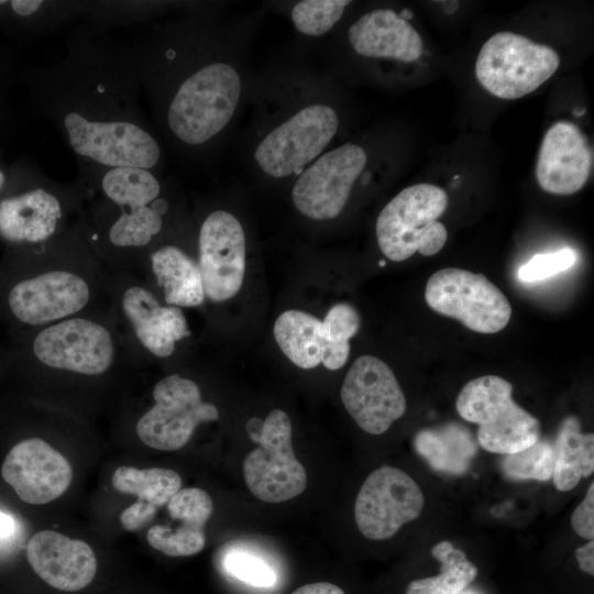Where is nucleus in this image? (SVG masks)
I'll return each instance as SVG.
<instances>
[{
    "label": "nucleus",
    "mask_w": 594,
    "mask_h": 594,
    "mask_svg": "<svg viewBox=\"0 0 594 594\" xmlns=\"http://www.w3.org/2000/svg\"><path fill=\"white\" fill-rule=\"evenodd\" d=\"M592 151L581 129L569 121H558L546 132L536 165L539 186L552 195L578 193L587 182Z\"/></svg>",
    "instance_id": "obj_18"
},
{
    "label": "nucleus",
    "mask_w": 594,
    "mask_h": 594,
    "mask_svg": "<svg viewBox=\"0 0 594 594\" xmlns=\"http://www.w3.org/2000/svg\"><path fill=\"white\" fill-rule=\"evenodd\" d=\"M273 333L282 352L298 367L310 370L321 363L328 367L332 349L322 320L301 310H286L276 319Z\"/></svg>",
    "instance_id": "obj_23"
},
{
    "label": "nucleus",
    "mask_w": 594,
    "mask_h": 594,
    "mask_svg": "<svg viewBox=\"0 0 594 594\" xmlns=\"http://www.w3.org/2000/svg\"><path fill=\"white\" fill-rule=\"evenodd\" d=\"M180 521L178 526L155 525L146 534L150 546L169 557H188L206 544L205 527Z\"/></svg>",
    "instance_id": "obj_29"
},
{
    "label": "nucleus",
    "mask_w": 594,
    "mask_h": 594,
    "mask_svg": "<svg viewBox=\"0 0 594 594\" xmlns=\"http://www.w3.org/2000/svg\"><path fill=\"white\" fill-rule=\"evenodd\" d=\"M414 448L432 470L461 475L474 459L477 442L466 427L451 421L419 430L414 438Z\"/></svg>",
    "instance_id": "obj_24"
},
{
    "label": "nucleus",
    "mask_w": 594,
    "mask_h": 594,
    "mask_svg": "<svg viewBox=\"0 0 594 594\" xmlns=\"http://www.w3.org/2000/svg\"><path fill=\"white\" fill-rule=\"evenodd\" d=\"M340 396L356 425L374 436L386 432L407 408L406 397L394 372L373 355H362L352 363Z\"/></svg>",
    "instance_id": "obj_13"
},
{
    "label": "nucleus",
    "mask_w": 594,
    "mask_h": 594,
    "mask_svg": "<svg viewBox=\"0 0 594 594\" xmlns=\"http://www.w3.org/2000/svg\"><path fill=\"white\" fill-rule=\"evenodd\" d=\"M246 430L258 444L243 462V476L250 492L265 503H282L300 495L307 486V475L294 454L288 415L274 409L258 430L249 427Z\"/></svg>",
    "instance_id": "obj_9"
},
{
    "label": "nucleus",
    "mask_w": 594,
    "mask_h": 594,
    "mask_svg": "<svg viewBox=\"0 0 594 594\" xmlns=\"http://www.w3.org/2000/svg\"><path fill=\"white\" fill-rule=\"evenodd\" d=\"M425 497L419 485L404 471L383 465L362 484L354 504L361 534L371 540L392 538L421 514Z\"/></svg>",
    "instance_id": "obj_11"
},
{
    "label": "nucleus",
    "mask_w": 594,
    "mask_h": 594,
    "mask_svg": "<svg viewBox=\"0 0 594 594\" xmlns=\"http://www.w3.org/2000/svg\"><path fill=\"white\" fill-rule=\"evenodd\" d=\"M197 262L206 299L222 302L239 293L245 274V237L233 215L217 210L206 217L198 234Z\"/></svg>",
    "instance_id": "obj_16"
},
{
    "label": "nucleus",
    "mask_w": 594,
    "mask_h": 594,
    "mask_svg": "<svg viewBox=\"0 0 594 594\" xmlns=\"http://www.w3.org/2000/svg\"><path fill=\"white\" fill-rule=\"evenodd\" d=\"M226 571L239 581L256 587H271L276 582V573L261 558L244 551H231L223 560Z\"/></svg>",
    "instance_id": "obj_33"
},
{
    "label": "nucleus",
    "mask_w": 594,
    "mask_h": 594,
    "mask_svg": "<svg viewBox=\"0 0 594 594\" xmlns=\"http://www.w3.org/2000/svg\"><path fill=\"white\" fill-rule=\"evenodd\" d=\"M139 275L160 293L167 305L193 308L201 306L206 300L197 260L175 244L153 248Z\"/></svg>",
    "instance_id": "obj_21"
},
{
    "label": "nucleus",
    "mask_w": 594,
    "mask_h": 594,
    "mask_svg": "<svg viewBox=\"0 0 594 594\" xmlns=\"http://www.w3.org/2000/svg\"><path fill=\"white\" fill-rule=\"evenodd\" d=\"M110 304L135 348L145 360L172 358L191 331L182 308L164 302L142 276L110 271Z\"/></svg>",
    "instance_id": "obj_3"
},
{
    "label": "nucleus",
    "mask_w": 594,
    "mask_h": 594,
    "mask_svg": "<svg viewBox=\"0 0 594 594\" xmlns=\"http://www.w3.org/2000/svg\"><path fill=\"white\" fill-rule=\"evenodd\" d=\"M431 556L439 561L440 573L411 581L406 594H462L477 575V568L464 551L448 540L436 543Z\"/></svg>",
    "instance_id": "obj_27"
},
{
    "label": "nucleus",
    "mask_w": 594,
    "mask_h": 594,
    "mask_svg": "<svg viewBox=\"0 0 594 594\" xmlns=\"http://www.w3.org/2000/svg\"><path fill=\"white\" fill-rule=\"evenodd\" d=\"M113 487L124 494L138 496L139 502L162 507L180 490L179 474L169 469L119 466L112 475Z\"/></svg>",
    "instance_id": "obj_28"
},
{
    "label": "nucleus",
    "mask_w": 594,
    "mask_h": 594,
    "mask_svg": "<svg viewBox=\"0 0 594 594\" xmlns=\"http://www.w3.org/2000/svg\"><path fill=\"white\" fill-rule=\"evenodd\" d=\"M322 322L332 349L327 369L336 371L344 366L349 359V340L360 329V315L352 305L340 302L329 309Z\"/></svg>",
    "instance_id": "obj_30"
},
{
    "label": "nucleus",
    "mask_w": 594,
    "mask_h": 594,
    "mask_svg": "<svg viewBox=\"0 0 594 594\" xmlns=\"http://www.w3.org/2000/svg\"><path fill=\"white\" fill-rule=\"evenodd\" d=\"M66 217L59 196L35 188L0 200V237L26 246L47 243L62 233Z\"/></svg>",
    "instance_id": "obj_20"
},
{
    "label": "nucleus",
    "mask_w": 594,
    "mask_h": 594,
    "mask_svg": "<svg viewBox=\"0 0 594 594\" xmlns=\"http://www.w3.org/2000/svg\"><path fill=\"white\" fill-rule=\"evenodd\" d=\"M458 414L476 424V442L497 454L519 452L540 439V422L513 399V385L497 375L468 382L455 400Z\"/></svg>",
    "instance_id": "obj_4"
},
{
    "label": "nucleus",
    "mask_w": 594,
    "mask_h": 594,
    "mask_svg": "<svg viewBox=\"0 0 594 594\" xmlns=\"http://www.w3.org/2000/svg\"><path fill=\"white\" fill-rule=\"evenodd\" d=\"M101 189L113 206L108 218L136 213L152 206L161 194L155 176L148 169L136 167L111 168L102 177Z\"/></svg>",
    "instance_id": "obj_26"
},
{
    "label": "nucleus",
    "mask_w": 594,
    "mask_h": 594,
    "mask_svg": "<svg viewBox=\"0 0 594 594\" xmlns=\"http://www.w3.org/2000/svg\"><path fill=\"white\" fill-rule=\"evenodd\" d=\"M552 480L560 492L574 488L582 479L594 471V435L582 432L575 416L566 417L560 425L554 442Z\"/></svg>",
    "instance_id": "obj_25"
},
{
    "label": "nucleus",
    "mask_w": 594,
    "mask_h": 594,
    "mask_svg": "<svg viewBox=\"0 0 594 594\" xmlns=\"http://www.w3.org/2000/svg\"><path fill=\"white\" fill-rule=\"evenodd\" d=\"M425 299L436 312L454 318L479 333L502 331L510 320L512 306L485 275L447 267L433 273Z\"/></svg>",
    "instance_id": "obj_10"
},
{
    "label": "nucleus",
    "mask_w": 594,
    "mask_h": 594,
    "mask_svg": "<svg viewBox=\"0 0 594 594\" xmlns=\"http://www.w3.org/2000/svg\"><path fill=\"white\" fill-rule=\"evenodd\" d=\"M6 1L4 0H0V6L4 4Z\"/></svg>",
    "instance_id": "obj_43"
},
{
    "label": "nucleus",
    "mask_w": 594,
    "mask_h": 594,
    "mask_svg": "<svg viewBox=\"0 0 594 594\" xmlns=\"http://www.w3.org/2000/svg\"><path fill=\"white\" fill-rule=\"evenodd\" d=\"M42 3L40 0H13L11 1V8L20 15H30L36 12Z\"/></svg>",
    "instance_id": "obj_40"
},
{
    "label": "nucleus",
    "mask_w": 594,
    "mask_h": 594,
    "mask_svg": "<svg viewBox=\"0 0 594 594\" xmlns=\"http://www.w3.org/2000/svg\"><path fill=\"white\" fill-rule=\"evenodd\" d=\"M559 65L552 47L514 32H498L482 46L475 75L493 96L518 99L540 87Z\"/></svg>",
    "instance_id": "obj_8"
},
{
    "label": "nucleus",
    "mask_w": 594,
    "mask_h": 594,
    "mask_svg": "<svg viewBox=\"0 0 594 594\" xmlns=\"http://www.w3.org/2000/svg\"><path fill=\"white\" fill-rule=\"evenodd\" d=\"M4 182H6V177H4L3 173L0 170V190L4 185Z\"/></svg>",
    "instance_id": "obj_41"
},
{
    "label": "nucleus",
    "mask_w": 594,
    "mask_h": 594,
    "mask_svg": "<svg viewBox=\"0 0 594 594\" xmlns=\"http://www.w3.org/2000/svg\"><path fill=\"white\" fill-rule=\"evenodd\" d=\"M157 508L136 501L120 514V522L124 529L135 531L153 519Z\"/></svg>",
    "instance_id": "obj_36"
},
{
    "label": "nucleus",
    "mask_w": 594,
    "mask_h": 594,
    "mask_svg": "<svg viewBox=\"0 0 594 594\" xmlns=\"http://www.w3.org/2000/svg\"><path fill=\"white\" fill-rule=\"evenodd\" d=\"M554 451L551 442L539 439L532 446L504 457L502 470L513 480L548 481L552 477Z\"/></svg>",
    "instance_id": "obj_31"
},
{
    "label": "nucleus",
    "mask_w": 594,
    "mask_h": 594,
    "mask_svg": "<svg viewBox=\"0 0 594 594\" xmlns=\"http://www.w3.org/2000/svg\"><path fill=\"white\" fill-rule=\"evenodd\" d=\"M152 400L138 417L134 429L143 444L156 450H179L200 424L219 419L218 408L204 400L199 384L178 372L153 385Z\"/></svg>",
    "instance_id": "obj_7"
},
{
    "label": "nucleus",
    "mask_w": 594,
    "mask_h": 594,
    "mask_svg": "<svg viewBox=\"0 0 594 594\" xmlns=\"http://www.w3.org/2000/svg\"><path fill=\"white\" fill-rule=\"evenodd\" d=\"M380 266H384L385 265V262L384 261H380Z\"/></svg>",
    "instance_id": "obj_42"
},
{
    "label": "nucleus",
    "mask_w": 594,
    "mask_h": 594,
    "mask_svg": "<svg viewBox=\"0 0 594 594\" xmlns=\"http://www.w3.org/2000/svg\"><path fill=\"white\" fill-rule=\"evenodd\" d=\"M349 3L348 0H304L293 8L292 20L299 32L319 36L339 21Z\"/></svg>",
    "instance_id": "obj_32"
},
{
    "label": "nucleus",
    "mask_w": 594,
    "mask_h": 594,
    "mask_svg": "<svg viewBox=\"0 0 594 594\" xmlns=\"http://www.w3.org/2000/svg\"><path fill=\"white\" fill-rule=\"evenodd\" d=\"M292 594H344L343 590L329 582H316L302 585Z\"/></svg>",
    "instance_id": "obj_39"
},
{
    "label": "nucleus",
    "mask_w": 594,
    "mask_h": 594,
    "mask_svg": "<svg viewBox=\"0 0 594 594\" xmlns=\"http://www.w3.org/2000/svg\"><path fill=\"white\" fill-rule=\"evenodd\" d=\"M576 261L571 249L536 254L518 271V277L526 283L540 282L570 268Z\"/></svg>",
    "instance_id": "obj_34"
},
{
    "label": "nucleus",
    "mask_w": 594,
    "mask_h": 594,
    "mask_svg": "<svg viewBox=\"0 0 594 594\" xmlns=\"http://www.w3.org/2000/svg\"><path fill=\"white\" fill-rule=\"evenodd\" d=\"M447 193L432 184L409 186L397 194L376 220V238L383 254L402 262L416 252L431 256L448 240L447 228L438 221L448 207Z\"/></svg>",
    "instance_id": "obj_5"
},
{
    "label": "nucleus",
    "mask_w": 594,
    "mask_h": 594,
    "mask_svg": "<svg viewBox=\"0 0 594 594\" xmlns=\"http://www.w3.org/2000/svg\"><path fill=\"white\" fill-rule=\"evenodd\" d=\"M338 125L339 119L332 108L308 106L268 133L255 150L254 158L272 177L300 173L323 151Z\"/></svg>",
    "instance_id": "obj_12"
},
{
    "label": "nucleus",
    "mask_w": 594,
    "mask_h": 594,
    "mask_svg": "<svg viewBox=\"0 0 594 594\" xmlns=\"http://www.w3.org/2000/svg\"><path fill=\"white\" fill-rule=\"evenodd\" d=\"M26 557L35 573L61 591L85 588L97 571V559L88 543L53 530L33 535L26 547Z\"/></svg>",
    "instance_id": "obj_19"
},
{
    "label": "nucleus",
    "mask_w": 594,
    "mask_h": 594,
    "mask_svg": "<svg viewBox=\"0 0 594 594\" xmlns=\"http://www.w3.org/2000/svg\"><path fill=\"white\" fill-rule=\"evenodd\" d=\"M366 161L365 151L353 143L323 154L295 183L292 197L296 209L314 220L337 218Z\"/></svg>",
    "instance_id": "obj_15"
},
{
    "label": "nucleus",
    "mask_w": 594,
    "mask_h": 594,
    "mask_svg": "<svg viewBox=\"0 0 594 594\" xmlns=\"http://www.w3.org/2000/svg\"><path fill=\"white\" fill-rule=\"evenodd\" d=\"M353 50L367 57L417 61L422 54L419 33L395 11L378 9L365 13L349 29Z\"/></svg>",
    "instance_id": "obj_22"
},
{
    "label": "nucleus",
    "mask_w": 594,
    "mask_h": 594,
    "mask_svg": "<svg viewBox=\"0 0 594 594\" xmlns=\"http://www.w3.org/2000/svg\"><path fill=\"white\" fill-rule=\"evenodd\" d=\"M571 526L575 534L590 540L594 538V484L592 483L583 501L571 516Z\"/></svg>",
    "instance_id": "obj_35"
},
{
    "label": "nucleus",
    "mask_w": 594,
    "mask_h": 594,
    "mask_svg": "<svg viewBox=\"0 0 594 594\" xmlns=\"http://www.w3.org/2000/svg\"><path fill=\"white\" fill-rule=\"evenodd\" d=\"M72 148L102 165L148 169L160 160V146L139 125L127 121H89L77 112L64 118Z\"/></svg>",
    "instance_id": "obj_14"
},
{
    "label": "nucleus",
    "mask_w": 594,
    "mask_h": 594,
    "mask_svg": "<svg viewBox=\"0 0 594 594\" xmlns=\"http://www.w3.org/2000/svg\"><path fill=\"white\" fill-rule=\"evenodd\" d=\"M575 558L579 568L590 574H594V541L590 540L586 544L575 550Z\"/></svg>",
    "instance_id": "obj_38"
},
{
    "label": "nucleus",
    "mask_w": 594,
    "mask_h": 594,
    "mask_svg": "<svg viewBox=\"0 0 594 594\" xmlns=\"http://www.w3.org/2000/svg\"><path fill=\"white\" fill-rule=\"evenodd\" d=\"M30 248L26 264L3 296L16 323L33 329L110 306V271L84 227Z\"/></svg>",
    "instance_id": "obj_1"
},
{
    "label": "nucleus",
    "mask_w": 594,
    "mask_h": 594,
    "mask_svg": "<svg viewBox=\"0 0 594 594\" xmlns=\"http://www.w3.org/2000/svg\"><path fill=\"white\" fill-rule=\"evenodd\" d=\"M20 360L48 383L102 384L146 361L110 306L47 326L25 329Z\"/></svg>",
    "instance_id": "obj_2"
},
{
    "label": "nucleus",
    "mask_w": 594,
    "mask_h": 594,
    "mask_svg": "<svg viewBox=\"0 0 594 594\" xmlns=\"http://www.w3.org/2000/svg\"><path fill=\"white\" fill-rule=\"evenodd\" d=\"M19 529L15 517L0 509V548L11 546L19 534Z\"/></svg>",
    "instance_id": "obj_37"
},
{
    "label": "nucleus",
    "mask_w": 594,
    "mask_h": 594,
    "mask_svg": "<svg viewBox=\"0 0 594 594\" xmlns=\"http://www.w3.org/2000/svg\"><path fill=\"white\" fill-rule=\"evenodd\" d=\"M1 474L23 502L33 505L58 498L73 479L67 459L41 438H29L11 448Z\"/></svg>",
    "instance_id": "obj_17"
},
{
    "label": "nucleus",
    "mask_w": 594,
    "mask_h": 594,
    "mask_svg": "<svg viewBox=\"0 0 594 594\" xmlns=\"http://www.w3.org/2000/svg\"><path fill=\"white\" fill-rule=\"evenodd\" d=\"M241 94L233 67L215 63L187 78L174 96L167 114L174 134L187 144H202L231 120Z\"/></svg>",
    "instance_id": "obj_6"
}]
</instances>
